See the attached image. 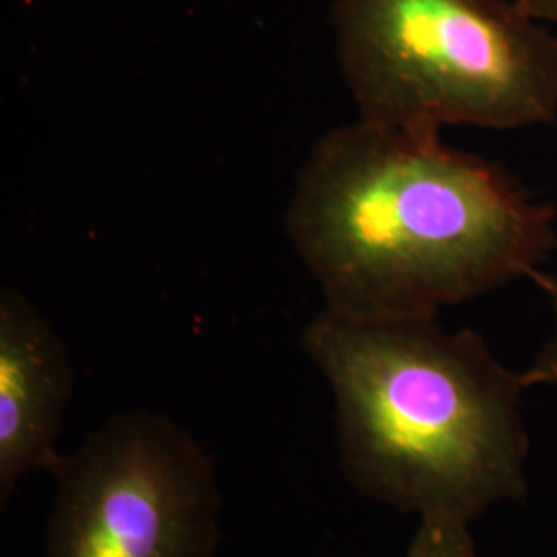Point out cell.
I'll return each mask as SVG.
<instances>
[{"instance_id": "cell-1", "label": "cell", "mask_w": 557, "mask_h": 557, "mask_svg": "<svg viewBox=\"0 0 557 557\" xmlns=\"http://www.w3.org/2000/svg\"><path fill=\"white\" fill-rule=\"evenodd\" d=\"M556 221L498 165L358 119L314 143L285 227L324 310L413 319L533 277Z\"/></svg>"}, {"instance_id": "cell-2", "label": "cell", "mask_w": 557, "mask_h": 557, "mask_svg": "<svg viewBox=\"0 0 557 557\" xmlns=\"http://www.w3.org/2000/svg\"><path fill=\"white\" fill-rule=\"evenodd\" d=\"M299 343L329 382L338 469L363 498L473 524L527 496L529 386L478 333L322 308Z\"/></svg>"}, {"instance_id": "cell-3", "label": "cell", "mask_w": 557, "mask_h": 557, "mask_svg": "<svg viewBox=\"0 0 557 557\" xmlns=\"http://www.w3.org/2000/svg\"><path fill=\"white\" fill-rule=\"evenodd\" d=\"M358 119L411 135L557 120V38L517 0H337Z\"/></svg>"}, {"instance_id": "cell-4", "label": "cell", "mask_w": 557, "mask_h": 557, "mask_svg": "<svg viewBox=\"0 0 557 557\" xmlns=\"http://www.w3.org/2000/svg\"><path fill=\"white\" fill-rule=\"evenodd\" d=\"M41 557H213L221 545L213 458L176 419H106L50 471Z\"/></svg>"}, {"instance_id": "cell-5", "label": "cell", "mask_w": 557, "mask_h": 557, "mask_svg": "<svg viewBox=\"0 0 557 557\" xmlns=\"http://www.w3.org/2000/svg\"><path fill=\"white\" fill-rule=\"evenodd\" d=\"M75 368L54 326L15 287L0 289V504L23 478L52 471Z\"/></svg>"}, {"instance_id": "cell-6", "label": "cell", "mask_w": 557, "mask_h": 557, "mask_svg": "<svg viewBox=\"0 0 557 557\" xmlns=\"http://www.w3.org/2000/svg\"><path fill=\"white\" fill-rule=\"evenodd\" d=\"M407 557H478L471 522L457 518H419Z\"/></svg>"}, {"instance_id": "cell-7", "label": "cell", "mask_w": 557, "mask_h": 557, "mask_svg": "<svg viewBox=\"0 0 557 557\" xmlns=\"http://www.w3.org/2000/svg\"><path fill=\"white\" fill-rule=\"evenodd\" d=\"M533 283L543 292L552 312V331L541 345L537 356L522 370V379L529 388L535 386H556L557 388V277L537 271Z\"/></svg>"}, {"instance_id": "cell-8", "label": "cell", "mask_w": 557, "mask_h": 557, "mask_svg": "<svg viewBox=\"0 0 557 557\" xmlns=\"http://www.w3.org/2000/svg\"><path fill=\"white\" fill-rule=\"evenodd\" d=\"M517 2L539 21L557 25V0H517Z\"/></svg>"}]
</instances>
